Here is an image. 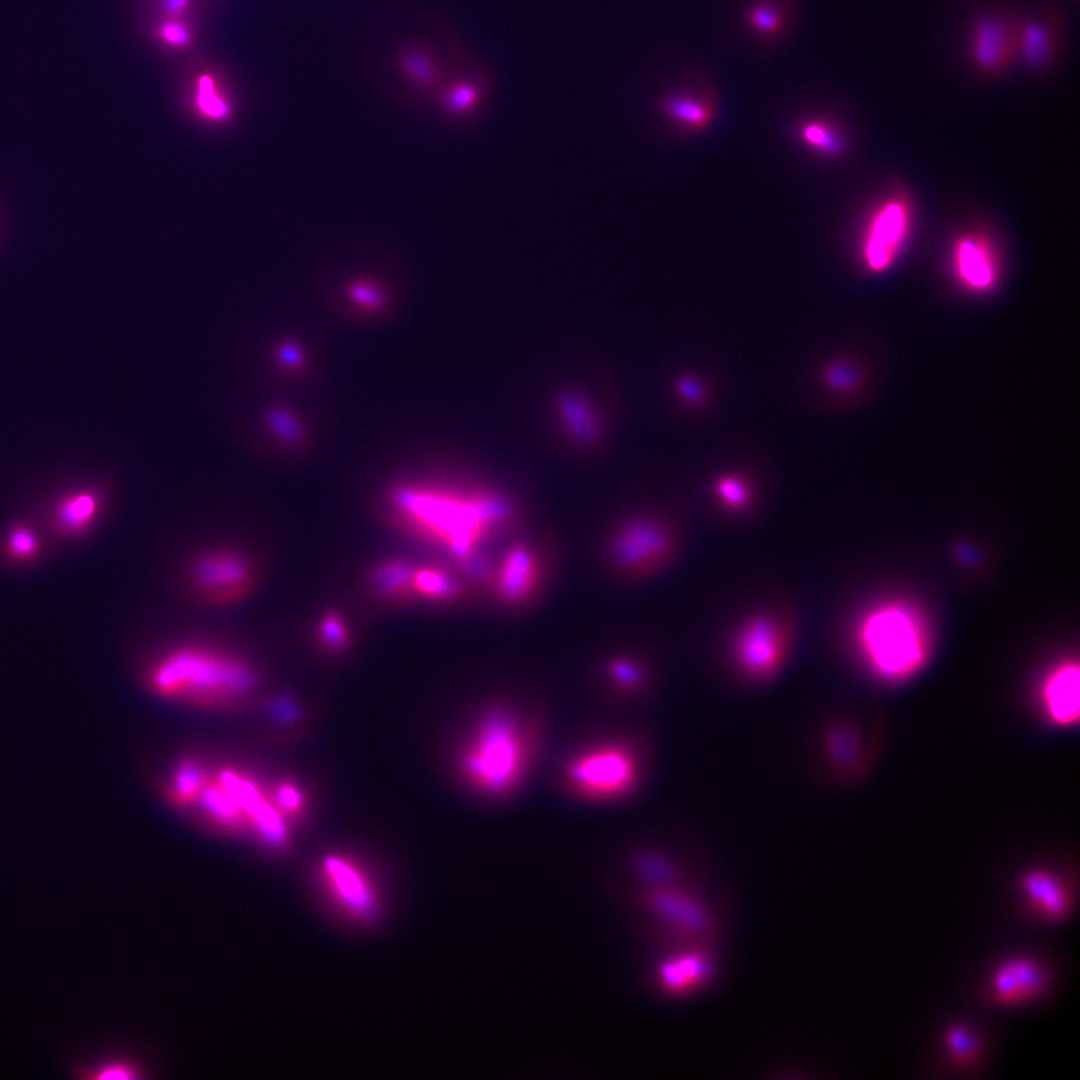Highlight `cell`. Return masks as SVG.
I'll use <instances>...</instances> for the list:
<instances>
[{
	"instance_id": "1",
	"label": "cell",
	"mask_w": 1080,
	"mask_h": 1080,
	"mask_svg": "<svg viewBox=\"0 0 1080 1080\" xmlns=\"http://www.w3.org/2000/svg\"><path fill=\"white\" fill-rule=\"evenodd\" d=\"M390 502L405 526L446 550L476 577L488 571L478 555L480 545L513 512L508 500L494 491L428 482L394 486Z\"/></svg>"
},
{
	"instance_id": "2",
	"label": "cell",
	"mask_w": 1080,
	"mask_h": 1080,
	"mask_svg": "<svg viewBox=\"0 0 1080 1080\" xmlns=\"http://www.w3.org/2000/svg\"><path fill=\"white\" fill-rule=\"evenodd\" d=\"M148 681L162 696L219 703L246 695L256 683V674L238 657L200 645H183L153 665Z\"/></svg>"
},
{
	"instance_id": "3",
	"label": "cell",
	"mask_w": 1080,
	"mask_h": 1080,
	"mask_svg": "<svg viewBox=\"0 0 1080 1080\" xmlns=\"http://www.w3.org/2000/svg\"><path fill=\"white\" fill-rule=\"evenodd\" d=\"M856 644L871 670L888 681L917 672L929 651L926 625L919 613L900 601L873 606L856 626Z\"/></svg>"
},
{
	"instance_id": "4",
	"label": "cell",
	"mask_w": 1080,
	"mask_h": 1080,
	"mask_svg": "<svg viewBox=\"0 0 1080 1080\" xmlns=\"http://www.w3.org/2000/svg\"><path fill=\"white\" fill-rule=\"evenodd\" d=\"M527 742L518 720L504 710L490 713L467 752L464 768L482 789L503 793L520 779L527 761Z\"/></svg>"
},
{
	"instance_id": "5",
	"label": "cell",
	"mask_w": 1080,
	"mask_h": 1080,
	"mask_svg": "<svg viewBox=\"0 0 1080 1080\" xmlns=\"http://www.w3.org/2000/svg\"><path fill=\"white\" fill-rule=\"evenodd\" d=\"M637 770L634 754L627 747L604 744L572 759L566 778L571 788L585 797L611 799L632 788Z\"/></svg>"
},
{
	"instance_id": "6",
	"label": "cell",
	"mask_w": 1080,
	"mask_h": 1080,
	"mask_svg": "<svg viewBox=\"0 0 1080 1080\" xmlns=\"http://www.w3.org/2000/svg\"><path fill=\"white\" fill-rule=\"evenodd\" d=\"M1022 18L994 8L977 14L969 24L966 50L969 63L986 76L999 75L1018 60Z\"/></svg>"
},
{
	"instance_id": "7",
	"label": "cell",
	"mask_w": 1080,
	"mask_h": 1080,
	"mask_svg": "<svg viewBox=\"0 0 1080 1080\" xmlns=\"http://www.w3.org/2000/svg\"><path fill=\"white\" fill-rule=\"evenodd\" d=\"M787 638L782 624L768 614L755 615L737 630L732 656L745 678L763 681L772 677L784 662Z\"/></svg>"
},
{
	"instance_id": "8",
	"label": "cell",
	"mask_w": 1080,
	"mask_h": 1080,
	"mask_svg": "<svg viewBox=\"0 0 1080 1080\" xmlns=\"http://www.w3.org/2000/svg\"><path fill=\"white\" fill-rule=\"evenodd\" d=\"M674 538L662 521L639 517L626 521L608 547L613 565L626 573H640L662 564L671 554Z\"/></svg>"
},
{
	"instance_id": "9",
	"label": "cell",
	"mask_w": 1080,
	"mask_h": 1080,
	"mask_svg": "<svg viewBox=\"0 0 1080 1080\" xmlns=\"http://www.w3.org/2000/svg\"><path fill=\"white\" fill-rule=\"evenodd\" d=\"M642 901L671 930L695 944L706 945L716 933V919L710 908L681 886L650 888Z\"/></svg>"
},
{
	"instance_id": "10",
	"label": "cell",
	"mask_w": 1080,
	"mask_h": 1080,
	"mask_svg": "<svg viewBox=\"0 0 1080 1080\" xmlns=\"http://www.w3.org/2000/svg\"><path fill=\"white\" fill-rule=\"evenodd\" d=\"M910 226L911 211L903 198H889L877 208L862 246L863 260L870 271H884L894 262L907 240Z\"/></svg>"
},
{
	"instance_id": "11",
	"label": "cell",
	"mask_w": 1080,
	"mask_h": 1080,
	"mask_svg": "<svg viewBox=\"0 0 1080 1080\" xmlns=\"http://www.w3.org/2000/svg\"><path fill=\"white\" fill-rule=\"evenodd\" d=\"M253 569L240 552L221 549L198 556L191 564L193 586L215 601H231L241 596L251 583Z\"/></svg>"
},
{
	"instance_id": "12",
	"label": "cell",
	"mask_w": 1080,
	"mask_h": 1080,
	"mask_svg": "<svg viewBox=\"0 0 1080 1080\" xmlns=\"http://www.w3.org/2000/svg\"><path fill=\"white\" fill-rule=\"evenodd\" d=\"M1047 986L1048 973L1039 961L1014 957L995 970L990 994L994 1002L1014 1005L1038 997Z\"/></svg>"
},
{
	"instance_id": "13",
	"label": "cell",
	"mask_w": 1080,
	"mask_h": 1080,
	"mask_svg": "<svg viewBox=\"0 0 1080 1080\" xmlns=\"http://www.w3.org/2000/svg\"><path fill=\"white\" fill-rule=\"evenodd\" d=\"M716 973L714 958L706 945H698L663 960L657 969L662 990L673 996L687 995L710 984Z\"/></svg>"
},
{
	"instance_id": "14",
	"label": "cell",
	"mask_w": 1080,
	"mask_h": 1080,
	"mask_svg": "<svg viewBox=\"0 0 1080 1080\" xmlns=\"http://www.w3.org/2000/svg\"><path fill=\"white\" fill-rule=\"evenodd\" d=\"M539 577L540 564L535 551L526 544H514L506 550L495 571L494 588L502 601L516 605L536 591Z\"/></svg>"
},
{
	"instance_id": "15",
	"label": "cell",
	"mask_w": 1080,
	"mask_h": 1080,
	"mask_svg": "<svg viewBox=\"0 0 1080 1080\" xmlns=\"http://www.w3.org/2000/svg\"><path fill=\"white\" fill-rule=\"evenodd\" d=\"M323 870L336 901L353 916L368 919L375 915L378 901L365 876L349 861L338 856L325 859Z\"/></svg>"
},
{
	"instance_id": "16",
	"label": "cell",
	"mask_w": 1080,
	"mask_h": 1080,
	"mask_svg": "<svg viewBox=\"0 0 1080 1080\" xmlns=\"http://www.w3.org/2000/svg\"><path fill=\"white\" fill-rule=\"evenodd\" d=\"M953 270L960 283L975 292L990 290L998 276L992 246L979 235H965L954 244Z\"/></svg>"
},
{
	"instance_id": "17",
	"label": "cell",
	"mask_w": 1080,
	"mask_h": 1080,
	"mask_svg": "<svg viewBox=\"0 0 1080 1080\" xmlns=\"http://www.w3.org/2000/svg\"><path fill=\"white\" fill-rule=\"evenodd\" d=\"M1056 16L1047 10L1041 16L1022 18L1018 60L1032 71L1045 70L1056 61L1061 43V28Z\"/></svg>"
},
{
	"instance_id": "18",
	"label": "cell",
	"mask_w": 1080,
	"mask_h": 1080,
	"mask_svg": "<svg viewBox=\"0 0 1080 1080\" xmlns=\"http://www.w3.org/2000/svg\"><path fill=\"white\" fill-rule=\"evenodd\" d=\"M1080 672L1077 663L1067 661L1056 666L1044 679L1041 695L1049 719L1059 725L1078 720L1080 711Z\"/></svg>"
},
{
	"instance_id": "19",
	"label": "cell",
	"mask_w": 1080,
	"mask_h": 1080,
	"mask_svg": "<svg viewBox=\"0 0 1080 1080\" xmlns=\"http://www.w3.org/2000/svg\"><path fill=\"white\" fill-rule=\"evenodd\" d=\"M1024 894L1032 908L1041 917L1064 920L1071 910L1069 889L1056 875L1046 870H1032L1021 879Z\"/></svg>"
},
{
	"instance_id": "20",
	"label": "cell",
	"mask_w": 1080,
	"mask_h": 1080,
	"mask_svg": "<svg viewBox=\"0 0 1080 1080\" xmlns=\"http://www.w3.org/2000/svg\"><path fill=\"white\" fill-rule=\"evenodd\" d=\"M100 499L91 490H77L61 497L52 512L57 531L65 536H80L96 521Z\"/></svg>"
},
{
	"instance_id": "21",
	"label": "cell",
	"mask_w": 1080,
	"mask_h": 1080,
	"mask_svg": "<svg viewBox=\"0 0 1080 1080\" xmlns=\"http://www.w3.org/2000/svg\"><path fill=\"white\" fill-rule=\"evenodd\" d=\"M558 414L566 432L576 441L590 443L599 434V418L584 396L568 392L558 400Z\"/></svg>"
},
{
	"instance_id": "22",
	"label": "cell",
	"mask_w": 1080,
	"mask_h": 1080,
	"mask_svg": "<svg viewBox=\"0 0 1080 1080\" xmlns=\"http://www.w3.org/2000/svg\"><path fill=\"white\" fill-rule=\"evenodd\" d=\"M196 800L207 816L225 827L240 828L247 820L244 811L219 780H206Z\"/></svg>"
},
{
	"instance_id": "23",
	"label": "cell",
	"mask_w": 1080,
	"mask_h": 1080,
	"mask_svg": "<svg viewBox=\"0 0 1080 1080\" xmlns=\"http://www.w3.org/2000/svg\"><path fill=\"white\" fill-rule=\"evenodd\" d=\"M344 295L351 305L375 313L383 310L390 299L386 284L371 274H355L344 285Z\"/></svg>"
},
{
	"instance_id": "24",
	"label": "cell",
	"mask_w": 1080,
	"mask_h": 1080,
	"mask_svg": "<svg viewBox=\"0 0 1080 1080\" xmlns=\"http://www.w3.org/2000/svg\"><path fill=\"white\" fill-rule=\"evenodd\" d=\"M660 107L674 122L688 128H702L712 117V104L687 93H673L662 99Z\"/></svg>"
},
{
	"instance_id": "25",
	"label": "cell",
	"mask_w": 1080,
	"mask_h": 1080,
	"mask_svg": "<svg viewBox=\"0 0 1080 1080\" xmlns=\"http://www.w3.org/2000/svg\"><path fill=\"white\" fill-rule=\"evenodd\" d=\"M482 92L480 87L469 80H458L446 86L439 95L441 110L454 119L471 116L480 106Z\"/></svg>"
},
{
	"instance_id": "26",
	"label": "cell",
	"mask_w": 1080,
	"mask_h": 1080,
	"mask_svg": "<svg viewBox=\"0 0 1080 1080\" xmlns=\"http://www.w3.org/2000/svg\"><path fill=\"white\" fill-rule=\"evenodd\" d=\"M944 1043L952 1065L966 1068L978 1061L982 1052L979 1036L965 1024H953L944 1034Z\"/></svg>"
},
{
	"instance_id": "27",
	"label": "cell",
	"mask_w": 1080,
	"mask_h": 1080,
	"mask_svg": "<svg viewBox=\"0 0 1080 1080\" xmlns=\"http://www.w3.org/2000/svg\"><path fill=\"white\" fill-rule=\"evenodd\" d=\"M414 570L405 560H388L375 569L372 584L377 592L385 596L412 592Z\"/></svg>"
},
{
	"instance_id": "28",
	"label": "cell",
	"mask_w": 1080,
	"mask_h": 1080,
	"mask_svg": "<svg viewBox=\"0 0 1080 1080\" xmlns=\"http://www.w3.org/2000/svg\"><path fill=\"white\" fill-rule=\"evenodd\" d=\"M412 592L435 600H447L458 594L459 586L454 577L441 568H415Z\"/></svg>"
},
{
	"instance_id": "29",
	"label": "cell",
	"mask_w": 1080,
	"mask_h": 1080,
	"mask_svg": "<svg viewBox=\"0 0 1080 1080\" xmlns=\"http://www.w3.org/2000/svg\"><path fill=\"white\" fill-rule=\"evenodd\" d=\"M827 751L830 760L838 769H847L854 765L859 756V742L856 733L844 725L829 729L826 736Z\"/></svg>"
},
{
	"instance_id": "30",
	"label": "cell",
	"mask_w": 1080,
	"mask_h": 1080,
	"mask_svg": "<svg viewBox=\"0 0 1080 1080\" xmlns=\"http://www.w3.org/2000/svg\"><path fill=\"white\" fill-rule=\"evenodd\" d=\"M207 779L200 765L193 760L182 762L175 773L172 795L175 802L186 804L196 800Z\"/></svg>"
},
{
	"instance_id": "31",
	"label": "cell",
	"mask_w": 1080,
	"mask_h": 1080,
	"mask_svg": "<svg viewBox=\"0 0 1080 1080\" xmlns=\"http://www.w3.org/2000/svg\"><path fill=\"white\" fill-rule=\"evenodd\" d=\"M40 552V541L34 530L26 524H17L7 535L6 553L17 562L35 559Z\"/></svg>"
},
{
	"instance_id": "32",
	"label": "cell",
	"mask_w": 1080,
	"mask_h": 1080,
	"mask_svg": "<svg viewBox=\"0 0 1080 1080\" xmlns=\"http://www.w3.org/2000/svg\"><path fill=\"white\" fill-rule=\"evenodd\" d=\"M637 868L651 888L681 886L675 868L664 858L654 855L641 856L637 861Z\"/></svg>"
},
{
	"instance_id": "33",
	"label": "cell",
	"mask_w": 1080,
	"mask_h": 1080,
	"mask_svg": "<svg viewBox=\"0 0 1080 1080\" xmlns=\"http://www.w3.org/2000/svg\"><path fill=\"white\" fill-rule=\"evenodd\" d=\"M266 421L272 432L282 441L297 444L305 437V428L300 419L290 410L274 407L266 415Z\"/></svg>"
},
{
	"instance_id": "34",
	"label": "cell",
	"mask_w": 1080,
	"mask_h": 1080,
	"mask_svg": "<svg viewBox=\"0 0 1080 1080\" xmlns=\"http://www.w3.org/2000/svg\"><path fill=\"white\" fill-rule=\"evenodd\" d=\"M402 68L408 80L417 87L431 88L437 81L435 65L422 51L407 52L402 59Z\"/></svg>"
},
{
	"instance_id": "35",
	"label": "cell",
	"mask_w": 1080,
	"mask_h": 1080,
	"mask_svg": "<svg viewBox=\"0 0 1080 1080\" xmlns=\"http://www.w3.org/2000/svg\"><path fill=\"white\" fill-rule=\"evenodd\" d=\"M745 18L754 30L766 36L775 35L783 25L781 11L767 0L755 2L746 11Z\"/></svg>"
},
{
	"instance_id": "36",
	"label": "cell",
	"mask_w": 1080,
	"mask_h": 1080,
	"mask_svg": "<svg viewBox=\"0 0 1080 1080\" xmlns=\"http://www.w3.org/2000/svg\"><path fill=\"white\" fill-rule=\"evenodd\" d=\"M715 492L720 502L732 510L745 508L751 498L748 484L737 475H725L717 479Z\"/></svg>"
},
{
	"instance_id": "37",
	"label": "cell",
	"mask_w": 1080,
	"mask_h": 1080,
	"mask_svg": "<svg viewBox=\"0 0 1080 1080\" xmlns=\"http://www.w3.org/2000/svg\"><path fill=\"white\" fill-rule=\"evenodd\" d=\"M802 137L815 149L824 153H838L842 143L834 130L821 122H810L802 127Z\"/></svg>"
},
{
	"instance_id": "38",
	"label": "cell",
	"mask_w": 1080,
	"mask_h": 1080,
	"mask_svg": "<svg viewBox=\"0 0 1080 1080\" xmlns=\"http://www.w3.org/2000/svg\"><path fill=\"white\" fill-rule=\"evenodd\" d=\"M318 634L322 643L330 649H341L348 641L344 621L336 614H327L321 619Z\"/></svg>"
},
{
	"instance_id": "39",
	"label": "cell",
	"mask_w": 1080,
	"mask_h": 1080,
	"mask_svg": "<svg viewBox=\"0 0 1080 1080\" xmlns=\"http://www.w3.org/2000/svg\"><path fill=\"white\" fill-rule=\"evenodd\" d=\"M608 671L611 679L623 688H635L643 680L641 667L628 658H615L609 663Z\"/></svg>"
},
{
	"instance_id": "40",
	"label": "cell",
	"mask_w": 1080,
	"mask_h": 1080,
	"mask_svg": "<svg viewBox=\"0 0 1080 1080\" xmlns=\"http://www.w3.org/2000/svg\"><path fill=\"white\" fill-rule=\"evenodd\" d=\"M197 103L202 111L211 116H222L226 112L224 101L215 92V85L209 74H202L197 83Z\"/></svg>"
},
{
	"instance_id": "41",
	"label": "cell",
	"mask_w": 1080,
	"mask_h": 1080,
	"mask_svg": "<svg viewBox=\"0 0 1080 1080\" xmlns=\"http://www.w3.org/2000/svg\"><path fill=\"white\" fill-rule=\"evenodd\" d=\"M86 1078L94 1079H132L137 1078L139 1072L133 1065L121 1061L110 1060L99 1063L97 1066L80 1070Z\"/></svg>"
},
{
	"instance_id": "42",
	"label": "cell",
	"mask_w": 1080,
	"mask_h": 1080,
	"mask_svg": "<svg viewBox=\"0 0 1080 1080\" xmlns=\"http://www.w3.org/2000/svg\"><path fill=\"white\" fill-rule=\"evenodd\" d=\"M159 39L173 48H185L192 42V33L189 27L177 18H170L163 22L157 31Z\"/></svg>"
},
{
	"instance_id": "43",
	"label": "cell",
	"mask_w": 1080,
	"mask_h": 1080,
	"mask_svg": "<svg viewBox=\"0 0 1080 1080\" xmlns=\"http://www.w3.org/2000/svg\"><path fill=\"white\" fill-rule=\"evenodd\" d=\"M823 380L833 389L846 390L854 385L856 377L853 371L840 362L831 363L823 370Z\"/></svg>"
},
{
	"instance_id": "44",
	"label": "cell",
	"mask_w": 1080,
	"mask_h": 1080,
	"mask_svg": "<svg viewBox=\"0 0 1080 1080\" xmlns=\"http://www.w3.org/2000/svg\"><path fill=\"white\" fill-rule=\"evenodd\" d=\"M277 357L284 367L293 370L302 367L305 361V355L301 347L290 340L279 345Z\"/></svg>"
},
{
	"instance_id": "45",
	"label": "cell",
	"mask_w": 1080,
	"mask_h": 1080,
	"mask_svg": "<svg viewBox=\"0 0 1080 1080\" xmlns=\"http://www.w3.org/2000/svg\"><path fill=\"white\" fill-rule=\"evenodd\" d=\"M275 796L279 806L288 812L297 811L302 803L301 793L289 783L280 784Z\"/></svg>"
},
{
	"instance_id": "46",
	"label": "cell",
	"mask_w": 1080,
	"mask_h": 1080,
	"mask_svg": "<svg viewBox=\"0 0 1080 1080\" xmlns=\"http://www.w3.org/2000/svg\"><path fill=\"white\" fill-rule=\"evenodd\" d=\"M678 391L690 402L697 403L703 398L702 387L690 378H683L678 382Z\"/></svg>"
},
{
	"instance_id": "47",
	"label": "cell",
	"mask_w": 1080,
	"mask_h": 1080,
	"mask_svg": "<svg viewBox=\"0 0 1080 1080\" xmlns=\"http://www.w3.org/2000/svg\"><path fill=\"white\" fill-rule=\"evenodd\" d=\"M271 711L280 720L288 721L296 718L297 709L293 703L286 699H276L271 705Z\"/></svg>"
},
{
	"instance_id": "48",
	"label": "cell",
	"mask_w": 1080,
	"mask_h": 1080,
	"mask_svg": "<svg viewBox=\"0 0 1080 1080\" xmlns=\"http://www.w3.org/2000/svg\"><path fill=\"white\" fill-rule=\"evenodd\" d=\"M189 4L190 0H161L162 9L170 18H178Z\"/></svg>"
}]
</instances>
